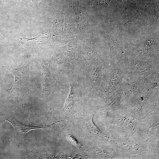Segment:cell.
I'll list each match as a JSON object with an SVG mask.
<instances>
[{
    "instance_id": "cell-2",
    "label": "cell",
    "mask_w": 159,
    "mask_h": 159,
    "mask_svg": "<svg viewBox=\"0 0 159 159\" xmlns=\"http://www.w3.org/2000/svg\"><path fill=\"white\" fill-rule=\"evenodd\" d=\"M67 138L68 140L75 145L78 148H81L83 146V145L79 142L75 137L73 135L68 134L67 135Z\"/></svg>"
},
{
    "instance_id": "cell-1",
    "label": "cell",
    "mask_w": 159,
    "mask_h": 159,
    "mask_svg": "<svg viewBox=\"0 0 159 159\" xmlns=\"http://www.w3.org/2000/svg\"><path fill=\"white\" fill-rule=\"evenodd\" d=\"M7 120L11 123L16 131L24 135H25L26 132L31 130L51 127L52 126L57 123L60 122V121H57L50 125L39 126H33L32 125H26L24 124L14 118H11L10 119Z\"/></svg>"
}]
</instances>
